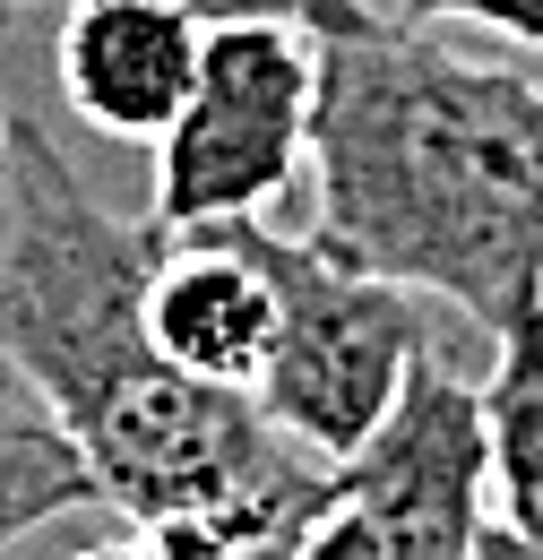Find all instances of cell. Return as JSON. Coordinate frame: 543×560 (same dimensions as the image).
Returning <instances> with one entry per match:
<instances>
[{"mask_svg": "<svg viewBox=\"0 0 543 560\" xmlns=\"http://www.w3.org/2000/svg\"><path fill=\"white\" fill-rule=\"evenodd\" d=\"M147 337L190 380L259 388L276 346V233L259 215L164 224L147 259Z\"/></svg>", "mask_w": 543, "mask_h": 560, "instance_id": "obj_6", "label": "cell"}, {"mask_svg": "<svg viewBox=\"0 0 543 560\" xmlns=\"http://www.w3.org/2000/svg\"><path fill=\"white\" fill-rule=\"evenodd\" d=\"M0 139H9V104H0Z\"/></svg>", "mask_w": 543, "mask_h": 560, "instance_id": "obj_16", "label": "cell"}, {"mask_svg": "<svg viewBox=\"0 0 543 560\" xmlns=\"http://www.w3.org/2000/svg\"><path fill=\"white\" fill-rule=\"evenodd\" d=\"M69 509H95V475L26 388H0V552Z\"/></svg>", "mask_w": 543, "mask_h": 560, "instance_id": "obj_9", "label": "cell"}, {"mask_svg": "<svg viewBox=\"0 0 543 560\" xmlns=\"http://www.w3.org/2000/svg\"><path fill=\"white\" fill-rule=\"evenodd\" d=\"M337 500L371 517V535L397 560H466V544L492 517V422H483V380H466L458 353H414L397 406L380 431L337 457Z\"/></svg>", "mask_w": 543, "mask_h": 560, "instance_id": "obj_5", "label": "cell"}, {"mask_svg": "<svg viewBox=\"0 0 543 560\" xmlns=\"http://www.w3.org/2000/svg\"><path fill=\"white\" fill-rule=\"evenodd\" d=\"M483 422H492V517L543 544V311L492 337Z\"/></svg>", "mask_w": 543, "mask_h": 560, "instance_id": "obj_8", "label": "cell"}, {"mask_svg": "<svg viewBox=\"0 0 543 560\" xmlns=\"http://www.w3.org/2000/svg\"><path fill=\"white\" fill-rule=\"evenodd\" d=\"M311 242L500 337L543 311V86L371 18L320 35Z\"/></svg>", "mask_w": 543, "mask_h": 560, "instance_id": "obj_2", "label": "cell"}, {"mask_svg": "<svg viewBox=\"0 0 543 560\" xmlns=\"http://www.w3.org/2000/svg\"><path fill=\"white\" fill-rule=\"evenodd\" d=\"M199 18H285V26H311V35H354L371 26L362 0H190Z\"/></svg>", "mask_w": 543, "mask_h": 560, "instance_id": "obj_12", "label": "cell"}, {"mask_svg": "<svg viewBox=\"0 0 543 560\" xmlns=\"http://www.w3.org/2000/svg\"><path fill=\"white\" fill-rule=\"evenodd\" d=\"M207 18L190 0H69L61 104L104 139H164L190 104Z\"/></svg>", "mask_w": 543, "mask_h": 560, "instance_id": "obj_7", "label": "cell"}, {"mask_svg": "<svg viewBox=\"0 0 543 560\" xmlns=\"http://www.w3.org/2000/svg\"><path fill=\"white\" fill-rule=\"evenodd\" d=\"M466 560H543V544H535V535H518L509 517H483V535L466 544Z\"/></svg>", "mask_w": 543, "mask_h": 560, "instance_id": "obj_14", "label": "cell"}, {"mask_svg": "<svg viewBox=\"0 0 543 560\" xmlns=\"http://www.w3.org/2000/svg\"><path fill=\"white\" fill-rule=\"evenodd\" d=\"M397 18L406 26H492V35H509V44H535L543 52V0H397Z\"/></svg>", "mask_w": 543, "mask_h": 560, "instance_id": "obj_11", "label": "cell"}, {"mask_svg": "<svg viewBox=\"0 0 543 560\" xmlns=\"http://www.w3.org/2000/svg\"><path fill=\"white\" fill-rule=\"evenodd\" d=\"M26 9H35V0H0V26H18V18H26Z\"/></svg>", "mask_w": 543, "mask_h": 560, "instance_id": "obj_15", "label": "cell"}, {"mask_svg": "<svg viewBox=\"0 0 543 560\" xmlns=\"http://www.w3.org/2000/svg\"><path fill=\"white\" fill-rule=\"evenodd\" d=\"M78 560H259L251 544H233L224 526H199V517H147V526H122L104 544H86Z\"/></svg>", "mask_w": 543, "mask_h": 560, "instance_id": "obj_10", "label": "cell"}, {"mask_svg": "<svg viewBox=\"0 0 543 560\" xmlns=\"http://www.w3.org/2000/svg\"><path fill=\"white\" fill-rule=\"evenodd\" d=\"M293 560H397V552L371 535V517H362V509L328 500V509H320V526L302 535V552H293Z\"/></svg>", "mask_w": 543, "mask_h": 560, "instance_id": "obj_13", "label": "cell"}, {"mask_svg": "<svg viewBox=\"0 0 543 560\" xmlns=\"http://www.w3.org/2000/svg\"><path fill=\"white\" fill-rule=\"evenodd\" d=\"M320 121V35L285 18H207L199 78L155 139V224L259 215L311 164Z\"/></svg>", "mask_w": 543, "mask_h": 560, "instance_id": "obj_3", "label": "cell"}, {"mask_svg": "<svg viewBox=\"0 0 543 560\" xmlns=\"http://www.w3.org/2000/svg\"><path fill=\"white\" fill-rule=\"evenodd\" d=\"M423 346H431V328H423L414 284L276 233V346L251 397L293 448H311L328 466L354 457L397 406Z\"/></svg>", "mask_w": 543, "mask_h": 560, "instance_id": "obj_4", "label": "cell"}, {"mask_svg": "<svg viewBox=\"0 0 543 560\" xmlns=\"http://www.w3.org/2000/svg\"><path fill=\"white\" fill-rule=\"evenodd\" d=\"M155 215H113L44 121L0 139V371L61 422L122 517H199L259 560H293L337 466L293 448L251 388L173 371L147 337Z\"/></svg>", "mask_w": 543, "mask_h": 560, "instance_id": "obj_1", "label": "cell"}]
</instances>
